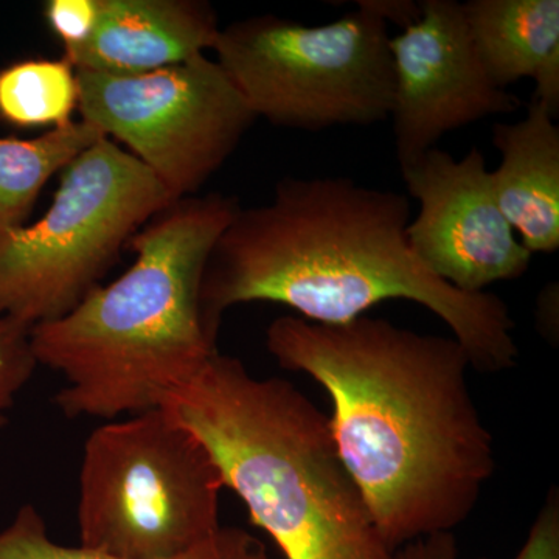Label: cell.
I'll use <instances>...</instances> for the list:
<instances>
[{"label": "cell", "mask_w": 559, "mask_h": 559, "mask_svg": "<svg viewBox=\"0 0 559 559\" xmlns=\"http://www.w3.org/2000/svg\"><path fill=\"white\" fill-rule=\"evenodd\" d=\"M0 559H124L55 543L46 522L33 506L21 507L13 522L0 533ZM168 559H270L266 546L252 533L221 527L212 538L179 557Z\"/></svg>", "instance_id": "16"}, {"label": "cell", "mask_w": 559, "mask_h": 559, "mask_svg": "<svg viewBox=\"0 0 559 559\" xmlns=\"http://www.w3.org/2000/svg\"><path fill=\"white\" fill-rule=\"evenodd\" d=\"M419 3L421 17L390 38L395 91L389 119L401 170L436 148L443 135L487 117L516 112L522 105L485 72L462 3Z\"/></svg>", "instance_id": "10"}, {"label": "cell", "mask_w": 559, "mask_h": 559, "mask_svg": "<svg viewBox=\"0 0 559 559\" xmlns=\"http://www.w3.org/2000/svg\"><path fill=\"white\" fill-rule=\"evenodd\" d=\"M75 72L81 120L123 143L173 201L194 197L257 121L205 53L142 75Z\"/></svg>", "instance_id": "8"}, {"label": "cell", "mask_w": 559, "mask_h": 559, "mask_svg": "<svg viewBox=\"0 0 559 559\" xmlns=\"http://www.w3.org/2000/svg\"><path fill=\"white\" fill-rule=\"evenodd\" d=\"M219 31L204 0H97L90 39L62 58L75 70L142 75L213 49Z\"/></svg>", "instance_id": "11"}, {"label": "cell", "mask_w": 559, "mask_h": 559, "mask_svg": "<svg viewBox=\"0 0 559 559\" xmlns=\"http://www.w3.org/2000/svg\"><path fill=\"white\" fill-rule=\"evenodd\" d=\"M79 109V81L61 60H25L0 70V119L20 128H58Z\"/></svg>", "instance_id": "15"}, {"label": "cell", "mask_w": 559, "mask_h": 559, "mask_svg": "<svg viewBox=\"0 0 559 559\" xmlns=\"http://www.w3.org/2000/svg\"><path fill=\"white\" fill-rule=\"evenodd\" d=\"M253 116L319 132L388 120L395 69L388 24L360 9L330 24L263 14L221 28L213 49Z\"/></svg>", "instance_id": "7"}, {"label": "cell", "mask_w": 559, "mask_h": 559, "mask_svg": "<svg viewBox=\"0 0 559 559\" xmlns=\"http://www.w3.org/2000/svg\"><path fill=\"white\" fill-rule=\"evenodd\" d=\"M44 16L66 53L90 39L97 22V0H49Z\"/></svg>", "instance_id": "18"}, {"label": "cell", "mask_w": 559, "mask_h": 559, "mask_svg": "<svg viewBox=\"0 0 559 559\" xmlns=\"http://www.w3.org/2000/svg\"><path fill=\"white\" fill-rule=\"evenodd\" d=\"M266 347L329 393L334 444L390 550L468 520L496 452L459 341L367 316L340 325L285 316Z\"/></svg>", "instance_id": "1"}, {"label": "cell", "mask_w": 559, "mask_h": 559, "mask_svg": "<svg viewBox=\"0 0 559 559\" xmlns=\"http://www.w3.org/2000/svg\"><path fill=\"white\" fill-rule=\"evenodd\" d=\"M401 175L419 202L407 242L430 274L462 293L479 294L530 270L533 253L500 212L479 148L457 160L436 146Z\"/></svg>", "instance_id": "9"}, {"label": "cell", "mask_w": 559, "mask_h": 559, "mask_svg": "<svg viewBox=\"0 0 559 559\" xmlns=\"http://www.w3.org/2000/svg\"><path fill=\"white\" fill-rule=\"evenodd\" d=\"M356 5L381 17L385 24L393 22L403 31L421 17V3L412 0H360Z\"/></svg>", "instance_id": "21"}, {"label": "cell", "mask_w": 559, "mask_h": 559, "mask_svg": "<svg viewBox=\"0 0 559 559\" xmlns=\"http://www.w3.org/2000/svg\"><path fill=\"white\" fill-rule=\"evenodd\" d=\"M162 409L204 444L286 559H393L340 457L330 418L296 385L215 352Z\"/></svg>", "instance_id": "4"}, {"label": "cell", "mask_w": 559, "mask_h": 559, "mask_svg": "<svg viewBox=\"0 0 559 559\" xmlns=\"http://www.w3.org/2000/svg\"><path fill=\"white\" fill-rule=\"evenodd\" d=\"M175 202L114 140L62 170L43 218L0 234V318L33 326L72 311L154 215Z\"/></svg>", "instance_id": "6"}, {"label": "cell", "mask_w": 559, "mask_h": 559, "mask_svg": "<svg viewBox=\"0 0 559 559\" xmlns=\"http://www.w3.org/2000/svg\"><path fill=\"white\" fill-rule=\"evenodd\" d=\"M492 145L500 164L491 187L514 234L528 252L559 248V127L549 109L532 98L516 123H495Z\"/></svg>", "instance_id": "12"}, {"label": "cell", "mask_w": 559, "mask_h": 559, "mask_svg": "<svg viewBox=\"0 0 559 559\" xmlns=\"http://www.w3.org/2000/svg\"><path fill=\"white\" fill-rule=\"evenodd\" d=\"M106 135L83 120L35 139H0V234L20 229L53 175Z\"/></svg>", "instance_id": "14"}, {"label": "cell", "mask_w": 559, "mask_h": 559, "mask_svg": "<svg viewBox=\"0 0 559 559\" xmlns=\"http://www.w3.org/2000/svg\"><path fill=\"white\" fill-rule=\"evenodd\" d=\"M223 193L182 198L130 240L135 260L68 314L32 329L36 362L60 373L69 418L110 419L159 409L218 352L202 319V272L240 209Z\"/></svg>", "instance_id": "3"}, {"label": "cell", "mask_w": 559, "mask_h": 559, "mask_svg": "<svg viewBox=\"0 0 559 559\" xmlns=\"http://www.w3.org/2000/svg\"><path fill=\"white\" fill-rule=\"evenodd\" d=\"M393 559H459L454 533H437L412 540L395 551Z\"/></svg>", "instance_id": "20"}, {"label": "cell", "mask_w": 559, "mask_h": 559, "mask_svg": "<svg viewBox=\"0 0 559 559\" xmlns=\"http://www.w3.org/2000/svg\"><path fill=\"white\" fill-rule=\"evenodd\" d=\"M489 559V558H476ZM513 559H559V492L551 488Z\"/></svg>", "instance_id": "19"}, {"label": "cell", "mask_w": 559, "mask_h": 559, "mask_svg": "<svg viewBox=\"0 0 559 559\" xmlns=\"http://www.w3.org/2000/svg\"><path fill=\"white\" fill-rule=\"evenodd\" d=\"M223 488L204 444L162 407L110 419L84 443L80 546L124 559L179 557L221 528Z\"/></svg>", "instance_id": "5"}, {"label": "cell", "mask_w": 559, "mask_h": 559, "mask_svg": "<svg viewBox=\"0 0 559 559\" xmlns=\"http://www.w3.org/2000/svg\"><path fill=\"white\" fill-rule=\"evenodd\" d=\"M38 367L32 347V329L9 318H0V428L17 393Z\"/></svg>", "instance_id": "17"}, {"label": "cell", "mask_w": 559, "mask_h": 559, "mask_svg": "<svg viewBox=\"0 0 559 559\" xmlns=\"http://www.w3.org/2000/svg\"><path fill=\"white\" fill-rule=\"evenodd\" d=\"M463 16L477 57L500 90L535 81L533 98L559 117L558 0H469Z\"/></svg>", "instance_id": "13"}, {"label": "cell", "mask_w": 559, "mask_h": 559, "mask_svg": "<svg viewBox=\"0 0 559 559\" xmlns=\"http://www.w3.org/2000/svg\"><path fill=\"white\" fill-rule=\"evenodd\" d=\"M411 213L406 194L352 178L280 179L270 202L238 209L210 252L200 288L210 334L218 337L224 312L250 301L340 325L382 301L411 300L450 326L473 369H513L520 348L506 301L430 274L407 242Z\"/></svg>", "instance_id": "2"}]
</instances>
